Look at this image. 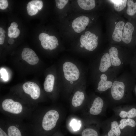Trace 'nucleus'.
I'll list each match as a JSON object with an SVG mask.
<instances>
[{
  "mask_svg": "<svg viewBox=\"0 0 136 136\" xmlns=\"http://www.w3.org/2000/svg\"><path fill=\"white\" fill-rule=\"evenodd\" d=\"M85 98L83 92L79 91H76L74 94L72 100V106L75 107H80L82 104Z\"/></svg>",
  "mask_w": 136,
  "mask_h": 136,
  "instance_id": "12",
  "label": "nucleus"
},
{
  "mask_svg": "<svg viewBox=\"0 0 136 136\" xmlns=\"http://www.w3.org/2000/svg\"><path fill=\"white\" fill-rule=\"evenodd\" d=\"M59 45V44L58 43H57L56 45H57V46H58Z\"/></svg>",
  "mask_w": 136,
  "mask_h": 136,
  "instance_id": "38",
  "label": "nucleus"
},
{
  "mask_svg": "<svg viewBox=\"0 0 136 136\" xmlns=\"http://www.w3.org/2000/svg\"><path fill=\"white\" fill-rule=\"evenodd\" d=\"M104 105L102 99L100 97L96 98L89 109L90 113L92 115H97L101 112Z\"/></svg>",
  "mask_w": 136,
  "mask_h": 136,
  "instance_id": "11",
  "label": "nucleus"
},
{
  "mask_svg": "<svg viewBox=\"0 0 136 136\" xmlns=\"http://www.w3.org/2000/svg\"><path fill=\"white\" fill-rule=\"evenodd\" d=\"M20 31L18 28H14V32L13 34V38H17L19 35Z\"/></svg>",
  "mask_w": 136,
  "mask_h": 136,
  "instance_id": "31",
  "label": "nucleus"
},
{
  "mask_svg": "<svg viewBox=\"0 0 136 136\" xmlns=\"http://www.w3.org/2000/svg\"><path fill=\"white\" fill-rule=\"evenodd\" d=\"M14 42V40L11 39V38L9 39L8 40V42L10 44H12Z\"/></svg>",
  "mask_w": 136,
  "mask_h": 136,
  "instance_id": "35",
  "label": "nucleus"
},
{
  "mask_svg": "<svg viewBox=\"0 0 136 136\" xmlns=\"http://www.w3.org/2000/svg\"><path fill=\"white\" fill-rule=\"evenodd\" d=\"M27 10L28 14L31 16L36 14L39 10L37 7L31 4L29 2L27 4Z\"/></svg>",
  "mask_w": 136,
  "mask_h": 136,
  "instance_id": "24",
  "label": "nucleus"
},
{
  "mask_svg": "<svg viewBox=\"0 0 136 136\" xmlns=\"http://www.w3.org/2000/svg\"></svg>",
  "mask_w": 136,
  "mask_h": 136,
  "instance_id": "40",
  "label": "nucleus"
},
{
  "mask_svg": "<svg viewBox=\"0 0 136 136\" xmlns=\"http://www.w3.org/2000/svg\"><path fill=\"white\" fill-rule=\"evenodd\" d=\"M65 78L68 81H75L79 78L80 73L76 66L69 62H65L63 65Z\"/></svg>",
  "mask_w": 136,
  "mask_h": 136,
  "instance_id": "4",
  "label": "nucleus"
},
{
  "mask_svg": "<svg viewBox=\"0 0 136 136\" xmlns=\"http://www.w3.org/2000/svg\"><path fill=\"white\" fill-rule=\"evenodd\" d=\"M81 136H98V135L95 130L88 128L85 129L83 131Z\"/></svg>",
  "mask_w": 136,
  "mask_h": 136,
  "instance_id": "23",
  "label": "nucleus"
},
{
  "mask_svg": "<svg viewBox=\"0 0 136 136\" xmlns=\"http://www.w3.org/2000/svg\"><path fill=\"white\" fill-rule=\"evenodd\" d=\"M77 2L79 7L85 10H91L95 6V2L94 0H78Z\"/></svg>",
  "mask_w": 136,
  "mask_h": 136,
  "instance_id": "17",
  "label": "nucleus"
},
{
  "mask_svg": "<svg viewBox=\"0 0 136 136\" xmlns=\"http://www.w3.org/2000/svg\"><path fill=\"white\" fill-rule=\"evenodd\" d=\"M7 133L4 130L2 125L0 124V136H8Z\"/></svg>",
  "mask_w": 136,
  "mask_h": 136,
  "instance_id": "33",
  "label": "nucleus"
},
{
  "mask_svg": "<svg viewBox=\"0 0 136 136\" xmlns=\"http://www.w3.org/2000/svg\"><path fill=\"white\" fill-rule=\"evenodd\" d=\"M125 85L121 82L114 81L112 86L111 93L113 98L116 100H119L123 97L124 93Z\"/></svg>",
  "mask_w": 136,
  "mask_h": 136,
  "instance_id": "6",
  "label": "nucleus"
},
{
  "mask_svg": "<svg viewBox=\"0 0 136 136\" xmlns=\"http://www.w3.org/2000/svg\"><path fill=\"white\" fill-rule=\"evenodd\" d=\"M0 73L1 75V78L5 81L8 80V74L5 70L2 69L1 70Z\"/></svg>",
  "mask_w": 136,
  "mask_h": 136,
  "instance_id": "30",
  "label": "nucleus"
},
{
  "mask_svg": "<svg viewBox=\"0 0 136 136\" xmlns=\"http://www.w3.org/2000/svg\"><path fill=\"white\" fill-rule=\"evenodd\" d=\"M122 40L125 43L128 44L131 42L132 34L134 30V27L133 24L129 22H127L123 28Z\"/></svg>",
  "mask_w": 136,
  "mask_h": 136,
  "instance_id": "9",
  "label": "nucleus"
},
{
  "mask_svg": "<svg viewBox=\"0 0 136 136\" xmlns=\"http://www.w3.org/2000/svg\"><path fill=\"white\" fill-rule=\"evenodd\" d=\"M100 80L98 83L97 89L100 91H104L110 88L113 84L112 81H108L107 76L102 74L100 77Z\"/></svg>",
  "mask_w": 136,
  "mask_h": 136,
  "instance_id": "13",
  "label": "nucleus"
},
{
  "mask_svg": "<svg viewBox=\"0 0 136 136\" xmlns=\"http://www.w3.org/2000/svg\"><path fill=\"white\" fill-rule=\"evenodd\" d=\"M22 89L24 92L28 95L33 100H37L41 94V90L39 86L35 83L28 81L23 85Z\"/></svg>",
  "mask_w": 136,
  "mask_h": 136,
  "instance_id": "5",
  "label": "nucleus"
},
{
  "mask_svg": "<svg viewBox=\"0 0 136 136\" xmlns=\"http://www.w3.org/2000/svg\"><path fill=\"white\" fill-rule=\"evenodd\" d=\"M70 83L71 84H72L73 83V82L72 81H70Z\"/></svg>",
  "mask_w": 136,
  "mask_h": 136,
  "instance_id": "36",
  "label": "nucleus"
},
{
  "mask_svg": "<svg viewBox=\"0 0 136 136\" xmlns=\"http://www.w3.org/2000/svg\"><path fill=\"white\" fill-rule=\"evenodd\" d=\"M8 3L7 0H0V8L2 10H4L8 7Z\"/></svg>",
  "mask_w": 136,
  "mask_h": 136,
  "instance_id": "29",
  "label": "nucleus"
},
{
  "mask_svg": "<svg viewBox=\"0 0 136 136\" xmlns=\"http://www.w3.org/2000/svg\"><path fill=\"white\" fill-rule=\"evenodd\" d=\"M22 59L28 64L34 65L38 63L39 58L35 52L32 49L25 48L21 54Z\"/></svg>",
  "mask_w": 136,
  "mask_h": 136,
  "instance_id": "8",
  "label": "nucleus"
},
{
  "mask_svg": "<svg viewBox=\"0 0 136 136\" xmlns=\"http://www.w3.org/2000/svg\"><path fill=\"white\" fill-rule=\"evenodd\" d=\"M80 46L81 48H83L84 47L81 44L80 45Z\"/></svg>",
  "mask_w": 136,
  "mask_h": 136,
  "instance_id": "37",
  "label": "nucleus"
},
{
  "mask_svg": "<svg viewBox=\"0 0 136 136\" xmlns=\"http://www.w3.org/2000/svg\"><path fill=\"white\" fill-rule=\"evenodd\" d=\"M125 23L123 21H120L116 24L112 35V38L115 41L119 42L122 40L123 30Z\"/></svg>",
  "mask_w": 136,
  "mask_h": 136,
  "instance_id": "10",
  "label": "nucleus"
},
{
  "mask_svg": "<svg viewBox=\"0 0 136 136\" xmlns=\"http://www.w3.org/2000/svg\"><path fill=\"white\" fill-rule=\"evenodd\" d=\"M55 77L52 74L48 75L45 78L44 83V87L45 91L50 92L53 90Z\"/></svg>",
  "mask_w": 136,
  "mask_h": 136,
  "instance_id": "16",
  "label": "nucleus"
},
{
  "mask_svg": "<svg viewBox=\"0 0 136 136\" xmlns=\"http://www.w3.org/2000/svg\"><path fill=\"white\" fill-rule=\"evenodd\" d=\"M136 124V123L133 120L130 118L127 119L124 118L120 121L119 126L120 129H123L127 126L134 127Z\"/></svg>",
  "mask_w": 136,
  "mask_h": 136,
  "instance_id": "21",
  "label": "nucleus"
},
{
  "mask_svg": "<svg viewBox=\"0 0 136 136\" xmlns=\"http://www.w3.org/2000/svg\"><path fill=\"white\" fill-rule=\"evenodd\" d=\"M31 5H33L37 7L38 10H40L43 7V3L41 0H33L29 2Z\"/></svg>",
  "mask_w": 136,
  "mask_h": 136,
  "instance_id": "26",
  "label": "nucleus"
},
{
  "mask_svg": "<svg viewBox=\"0 0 136 136\" xmlns=\"http://www.w3.org/2000/svg\"><path fill=\"white\" fill-rule=\"evenodd\" d=\"M111 65V62L109 54L106 53L102 56L100 60L99 69L101 72L106 71Z\"/></svg>",
  "mask_w": 136,
  "mask_h": 136,
  "instance_id": "14",
  "label": "nucleus"
},
{
  "mask_svg": "<svg viewBox=\"0 0 136 136\" xmlns=\"http://www.w3.org/2000/svg\"><path fill=\"white\" fill-rule=\"evenodd\" d=\"M114 4L113 7L116 11L120 12L126 7L127 0H110Z\"/></svg>",
  "mask_w": 136,
  "mask_h": 136,
  "instance_id": "19",
  "label": "nucleus"
},
{
  "mask_svg": "<svg viewBox=\"0 0 136 136\" xmlns=\"http://www.w3.org/2000/svg\"><path fill=\"white\" fill-rule=\"evenodd\" d=\"M50 36L47 34L42 33L39 35V38L41 41L43 40L47 41L49 39Z\"/></svg>",
  "mask_w": 136,
  "mask_h": 136,
  "instance_id": "28",
  "label": "nucleus"
},
{
  "mask_svg": "<svg viewBox=\"0 0 136 136\" xmlns=\"http://www.w3.org/2000/svg\"><path fill=\"white\" fill-rule=\"evenodd\" d=\"M119 116L122 118L127 117L128 118H132L136 116V109L132 108L127 112L121 111L119 113Z\"/></svg>",
  "mask_w": 136,
  "mask_h": 136,
  "instance_id": "22",
  "label": "nucleus"
},
{
  "mask_svg": "<svg viewBox=\"0 0 136 136\" xmlns=\"http://www.w3.org/2000/svg\"><path fill=\"white\" fill-rule=\"evenodd\" d=\"M121 133L120 129L118 122L114 121L111 123V128L108 132V136H120Z\"/></svg>",
  "mask_w": 136,
  "mask_h": 136,
  "instance_id": "18",
  "label": "nucleus"
},
{
  "mask_svg": "<svg viewBox=\"0 0 136 136\" xmlns=\"http://www.w3.org/2000/svg\"><path fill=\"white\" fill-rule=\"evenodd\" d=\"M98 37L89 31H86L84 35H81L80 42L86 50L92 51L97 47L98 44Z\"/></svg>",
  "mask_w": 136,
  "mask_h": 136,
  "instance_id": "3",
  "label": "nucleus"
},
{
  "mask_svg": "<svg viewBox=\"0 0 136 136\" xmlns=\"http://www.w3.org/2000/svg\"><path fill=\"white\" fill-rule=\"evenodd\" d=\"M127 8L126 13L129 15L132 16L136 13V2L134 3L133 0L127 1Z\"/></svg>",
  "mask_w": 136,
  "mask_h": 136,
  "instance_id": "20",
  "label": "nucleus"
},
{
  "mask_svg": "<svg viewBox=\"0 0 136 136\" xmlns=\"http://www.w3.org/2000/svg\"><path fill=\"white\" fill-rule=\"evenodd\" d=\"M41 42V45L44 49L46 50L49 49V44L46 41L43 40Z\"/></svg>",
  "mask_w": 136,
  "mask_h": 136,
  "instance_id": "32",
  "label": "nucleus"
},
{
  "mask_svg": "<svg viewBox=\"0 0 136 136\" xmlns=\"http://www.w3.org/2000/svg\"><path fill=\"white\" fill-rule=\"evenodd\" d=\"M10 26L14 28H17L18 25L16 23L13 22L11 24Z\"/></svg>",
  "mask_w": 136,
  "mask_h": 136,
  "instance_id": "34",
  "label": "nucleus"
},
{
  "mask_svg": "<svg viewBox=\"0 0 136 136\" xmlns=\"http://www.w3.org/2000/svg\"><path fill=\"white\" fill-rule=\"evenodd\" d=\"M89 22V19L88 17L81 16L73 20L72 23V26L75 32L79 33L85 30Z\"/></svg>",
  "mask_w": 136,
  "mask_h": 136,
  "instance_id": "7",
  "label": "nucleus"
},
{
  "mask_svg": "<svg viewBox=\"0 0 136 136\" xmlns=\"http://www.w3.org/2000/svg\"><path fill=\"white\" fill-rule=\"evenodd\" d=\"M5 31L2 27H0V44H3L4 42L5 36Z\"/></svg>",
  "mask_w": 136,
  "mask_h": 136,
  "instance_id": "27",
  "label": "nucleus"
},
{
  "mask_svg": "<svg viewBox=\"0 0 136 136\" xmlns=\"http://www.w3.org/2000/svg\"><path fill=\"white\" fill-rule=\"evenodd\" d=\"M104 136H108V135H105Z\"/></svg>",
  "mask_w": 136,
  "mask_h": 136,
  "instance_id": "39",
  "label": "nucleus"
},
{
  "mask_svg": "<svg viewBox=\"0 0 136 136\" xmlns=\"http://www.w3.org/2000/svg\"><path fill=\"white\" fill-rule=\"evenodd\" d=\"M59 117V113L57 110L50 109L39 116L34 124L32 125H36L45 131H50L55 127Z\"/></svg>",
  "mask_w": 136,
  "mask_h": 136,
  "instance_id": "2",
  "label": "nucleus"
},
{
  "mask_svg": "<svg viewBox=\"0 0 136 136\" xmlns=\"http://www.w3.org/2000/svg\"><path fill=\"white\" fill-rule=\"evenodd\" d=\"M109 55L112 64L114 66H119L121 61L118 56V50L115 47H112L109 49Z\"/></svg>",
  "mask_w": 136,
  "mask_h": 136,
  "instance_id": "15",
  "label": "nucleus"
},
{
  "mask_svg": "<svg viewBox=\"0 0 136 136\" xmlns=\"http://www.w3.org/2000/svg\"><path fill=\"white\" fill-rule=\"evenodd\" d=\"M0 106L1 111L8 118L21 121L30 117L34 108L27 103L9 98L3 100Z\"/></svg>",
  "mask_w": 136,
  "mask_h": 136,
  "instance_id": "1",
  "label": "nucleus"
},
{
  "mask_svg": "<svg viewBox=\"0 0 136 136\" xmlns=\"http://www.w3.org/2000/svg\"><path fill=\"white\" fill-rule=\"evenodd\" d=\"M69 2L68 0H56V6L57 8L60 9H63Z\"/></svg>",
  "mask_w": 136,
  "mask_h": 136,
  "instance_id": "25",
  "label": "nucleus"
}]
</instances>
